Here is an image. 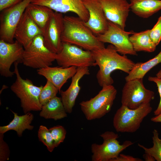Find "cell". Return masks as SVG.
<instances>
[{"instance_id":"836d02e7","label":"cell","mask_w":161,"mask_h":161,"mask_svg":"<svg viewBox=\"0 0 161 161\" xmlns=\"http://www.w3.org/2000/svg\"><path fill=\"white\" fill-rule=\"evenodd\" d=\"M143 160L138 158H135L132 156L120 154L116 158L111 161H143Z\"/></svg>"},{"instance_id":"8992f818","label":"cell","mask_w":161,"mask_h":161,"mask_svg":"<svg viewBox=\"0 0 161 161\" xmlns=\"http://www.w3.org/2000/svg\"><path fill=\"white\" fill-rule=\"evenodd\" d=\"M56 54L45 46L42 35L36 36L24 49L21 62L26 66L37 69L50 66L55 61Z\"/></svg>"},{"instance_id":"ac0fdd59","label":"cell","mask_w":161,"mask_h":161,"mask_svg":"<svg viewBox=\"0 0 161 161\" xmlns=\"http://www.w3.org/2000/svg\"><path fill=\"white\" fill-rule=\"evenodd\" d=\"M90 74L89 67L81 66L77 67V71L72 78L71 83L65 91L60 92L61 100L67 113H71L75 102L80 90L79 85L80 80L85 75Z\"/></svg>"},{"instance_id":"ffe728a7","label":"cell","mask_w":161,"mask_h":161,"mask_svg":"<svg viewBox=\"0 0 161 161\" xmlns=\"http://www.w3.org/2000/svg\"><path fill=\"white\" fill-rule=\"evenodd\" d=\"M14 114V118L8 124L0 126V134H4L7 131L13 130L16 131L19 137L22 136L24 131L26 129L31 130L34 126L31 125L34 119L33 114L30 112L19 116L10 110Z\"/></svg>"},{"instance_id":"8fae6325","label":"cell","mask_w":161,"mask_h":161,"mask_svg":"<svg viewBox=\"0 0 161 161\" xmlns=\"http://www.w3.org/2000/svg\"><path fill=\"white\" fill-rule=\"evenodd\" d=\"M134 32L133 31H125L118 25L108 21L106 30L97 36L100 41L113 45L117 52L122 55H137V52L134 51L129 39V35Z\"/></svg>"},{"instance_id":"30bf717a","label":"cell","mask_w":161,"mask_h":161,"mask_svg":"<svg viewBox=\"0 0 161 161\" xmlns=\"http://www.w3.org/2000/svg\"><path fill=\"white\" fill-rule=\"evenodd\" d=\"M32 0H23L2 11L0 16V40L10 43L14 41L16 27L28 5Z\"/></svg>"},{"instance_id":"e575fe53","label":"cell","mask_w":161,"mask_h":161,"mask_svg":"<svg viewBox=\"0 0 161 161\" xmlns=\"http://www.w3.org/2000/svg\"><path fill=\"white\" fill-rule=\"evenodd\" d=\"M143 157L145 161H154L155 159L149 154L145 153L143 155Z\"/></svg>"},{"instance_id":"cb8c5ba5","label":"cell","mask_w":161,"mask_h":161,"mask_svg":"<svg viewBox=\"0 0 161 161\" xmlns=\"http://www.w3.org/2000/svg\"><path fill=\"white\" fill-rule=\"evenodd\" d=\"M150 30L138 32H134L129 37V39L134 51L137 52L144 51L154 52L156 46L152 40L149 35Z\"/></svg>"},{"instance_id":"7402d4cb","label":"cell","mask_w":161,"mask_h":161,"mask_svg":"<svg viewBox=\"0 0 161 161\" xmlns=\"http://www.w3.org/2000/svg\"><path fill=\"white\" fill-rule=\"evenodd\" d=\"M39 116L46 119H52L55 120L67 117V112L61 97L56 96L43 105Z\"/></svg>"},{"instance_id":"6da1fadb","label":"cell","mask_w":161,"mask_h":161,"mask_svg":"<svg viewBox=\"0 0 161 161\" xmlns=\"http://www.w3.org/2000/svg\"><path fill=\"white\" fill-rule=\"evenodd\" d=\"M92 52L96 66L99 67L96 77L99 85L102 87L113 83L114 80L111 76L113 72L119 70L128 74L135 64L126 55L119 54L111 44Z\"/></svg>"},{"instance_id":"7a4b0ae2","label":"cell","mask_w":161,"mask_h":161,"mask_svg":"<svg viewBox=\"0 0 161 161\" xmlns=\"http://www.w3.org/2000/svg\"><path fill=\"white\" fill-rule=\"evenodd\" d=\"M61 39L63 42L75 45L91 51L105 47L104 43L98 40L85 22L78 17L64 16Z\"/></svg>"},{"instance_id":"484cf974","label":"cell","mask_w":161,"mask_h":161,"mask_svg":"<svg viewBox=\"0 0 161 161\" xmlns=\"http://www.w3.org/2000/svg\"><path fill=\"white\" fill-rule=\"evenodd\" d=\"M152 137L153 146L152 147L147 148L139 143L138 146L143 149L145 153L152 156L157 161H161V139L159 137V133L156 129L153 131Z\"/></svg>"},{"instance_id":"52a82bcc","label":"cell","mask_w":161,"mask_h":161,"mask_svg":"<svg viewBox=\"0 0 161 161\" xmlns=\"http://www.w3.org/2000/svg\"><path fill=\"white\" fill-rule=\"evenodd\" d=\"M100 136L103 140L101 144L96 143L91 145L92 161H111L117 157L120 153L134 143L126 140L122 144L117 139L119 135L112 131H106Z\"/></svg>"},{"instance_id":"4316f807","label":"cell","mask_w":161,"mask_h":161,"mask_svg":"<svg viewBox=\"0 0 161 161\" xmlns=\"http://www.w3.org/2000/svg\"><path fill=\"white\" fill-rule=\"evenodd\" d=\"M59 90L50 81L47 80L43 86L39 96V100L42 106L56 96Z\"/></svg>"},{"instance_id":"ba28073f","label":"cell","mask_w":161,"mask_h":161,"mask_svg":"<svg viewBox=\"0 0 161 161\" xmlns=\"http://www.w3.org/2000/svg\"><path fill=\"white\" fill-rule=\"evenodd\" d=\"M55 61L58 65L64 67L96 66L92 51L65 42H62V48L56 54Z\"/></svg>"},{"instance_id":"8d00e7d4","label":"cell","mask_w":161,"mask_h":161,"mask_svg":"<svg viewBox=\"0 0 161 161\" xmlns=\"http://www.w3.org/2000/svg\"><path fill=\"white\" fill-rule=\"evenodd\" d=\"M156 76L161 78V69L156 74Z\"/></svg>"},{"instance_id":"603a6c76","label":"cell","mask_w":161,"mask_h":161,"mask_svg":"<svg viewBox=\"0 0 161 161\" xmlns=\"http://www.w3.org/2000/svg\"><path fill=\"white\" fill-rule=\"evenodd\" d=\"M25 10L43 32L49 20L54 12L47 6L31 3L28 5Z\"/></svg>"},{"instance_id":"2e32d148","label":"cell","mask_w":161,"mask_h":161,"mask_svg":"<svg viewBox=\"0 0 161 161\" xmlns=\"http://www.w3.org/2000/svg\"><path fill=\"white\" fill-rule=\"evenodd\" d=\"M82 1L89 15L86 25L96 36L103 33L107 29L108 21L100 3L98 0Z\"/></svg>"},{"instance_id":"3957f363","label":"cell","mask_w":161,"mask_h":161,"mask_svg":"<svg viewBox=\"0 0 161 161\" xmlns=\"http://www.w3.org/2000/svg\"><path fill=\"white\" fill-rule=\"evenodd\" d=\"M21 62L14 63V72L16 79L10 86L11 91L18 97L21 106L24 114L31 111H40L42 105L39 100V96L43 86H37L33 84L30 79H23L21 77L18 68Z\"/></svg>"},{"instance_id":"d4e9b609","label":"cell","mask_w":161,"mask_h":161,"mask_svg":"<svg viewBox=\"0 0 161 161\" xmlns=\"http://www.w3.org/2000/svg\"><path fill=\"white\" fill-rule=\"evenodd\" d=\"M161 63V50L155 57L145 62L135 63L132 69L125 77L126 81L138 78H143L151 69Z\"/></svg>"},{"instance_id":"d6986e66","label":"cell","mask_w":161,"mask_h":161,"mask_svg":"<svg viewBox=\"0 0 161 161\" xmlns=\"http://www.w3.org/2000/svg\"><path fill=\"white\" fill-rule=\"evenodd\" d=\"M77 70V67L74 66L68 67L48 66L37 69V72L53 84L60 93L63 86L75 75Z\"/></svg>"},{"instance_id":"9c48e42d","label":"cell","mask_w":161,"mask_h":161,"mask_svg":"<svg viewBox=\"0 0 161 161\" xmlns=\"http://www.w3.org/2000/svg\"><path fill=\"white\" fill-rule=\"evenodd\" d=\"M154 92L146 89L143 78L126 81L122 90V105L134 109L142 104L149 103L154 98Z\"/></svg>"},{"instance_id":"d6a6232c","label":"cell","mask_w":161,"mask_h":161,"mask_svg":"<svg viewBox=\"0 0 161 161\" xmlns=\"http://www.w3.org/2000/svg\"><path fill=\"white\" fill-rule=\"evenodd\" d=\"M23 0H0V11L16 5Z\"/></svg>"},{"instance_id":"9a60e30c","label":"cell","mask_w":161,"mask_h":161,"mask_svg":"<svg viewBox=\"0 0 161 161\" xmlns=\"http://www.w3.org/2000/svg\"><path fill=\"white\" fill-rule=\"evenodd\" d=\"M108 21L124 30L130 11L129 3L127 0H98Z\"/></svg>"},{"instance_id":"e0dca14e","label":"cell","mask_w":161,"mask_h":161,"mask_svg":"<svg viewBox=\"0 0 161 161\" xmlns=\"http://www.w3.org/2000/svg\"><path fill=\"white\" fill-rule=\"evenodd\" d=\"M42 34L41 30L25 10L16 29L14 38L25 49L36 36Z\"/></svg>"},{"instance_id":"5b68a950","label":"cell","mask_w":161,"mask_h":161,"mask_svg":"<svg viewBox=\"0 0 161 161\" xmlns=\"http://www.w3.org/2000/svg\"><path fill=\"white\" fill-rule=\"evenodd\" d=\"M152 110L150 103L134 109L122 105L114 117V127L117 132H134L139 129L144 119Z\"/></svg>"},{"instance_id":"5bb4252c","label":"cell","mask_w":161,"mask_h":161,"mask_svg":"<svg viewBox=\"0 0 161 161\" xmlns=\"http://www.w3.org/2000/svg\"><path fill=\"white\" fill-rule=\"evenodd\" d=\"M31 3L47 6L62 13L73 12L85 22L89 18L88 11L82 0H32Z\"/></svg>"},{"instance_id":"f1b7e54d","label":"cell","mask_w":161,"mask_h":161,"mask_svg":"<svg viewBox=\"0 0 161 161\" xmlns=\"http://www.w3.org/2000/svg\"><path fill=\"white\" fill-rule=\"evenodd\" d=\"M53 140L55 147L64 141L66 131L64 128L61 125L52 127L49 129Z\"/></svg>"},{"instance_id":"7c38bea8","label":"cell","mask_w":161,"mask_h":161,"mask_svg":"<svg viewBox=\"0 0 161 161\" xmlns=\"http://www.w3.org/2000/svg\"><path fill=\"white\" fill-rule=\"evenodd\" d=\"M64 17L62 13L54 12L42 35L45 47L55 54L59 53L62 48L61 36L64 27Z\"/></svg>"},{"instance_id":"277c9868","label":"cell","mask_w":161,"mask_h":161,"mask_svg":"<svg viewBox=\"0 0 161 161\" xmlns=\"http://www.w3.org/2000/svg\"><path fill=\"white\" fill-rule=\"evenodd\" d=\"M117 89L112 85H106L95 97L79 104L87 120L100 118L111 110L117 95Z\"/></svg>"},{"instance_id":"1f68e13d","label":"cell","mask_w":161,"mask_h":161,"mask_svg":"<svg viewBox=\"0 0 161 161\" xmlns=\"http://www.w3.org/2000/svg\"><path fill=\"white\" fill-rule=\"evenodd\" d=\"M148 80L156 84L160 96V101L158 106L157 109L154 112V115L156 116L161 113V78L157 76H149L148 78Z\"/></svg>"},{"instance_id":"83f0119b","label":"cell","mask_w":161,"mask_h":161,"mask_svg":"<svg viewBox=\"0 0 161 161\" xmlns=\"http://www.w3.org/2000/svg\"><path fill=\"white\" fill-rule=\"evenodd\" d=\"M38 135L39 141L46 146L49 151L52 152L55 147L49 129L45 126H40Z\"/></svg>"},{"instance_id":"d590c367","label":"cell","mask_w":161,"mask_h":161,"mask_svg":"<svg viewBox=\"0 0 161 161\" xmlns=\"http://www.w3.org/2000/svg\"><path fill=\"white\" fill-rule=\"evenodd\" d=\"M151 120L154 122L161 123V113L158 115L152 117Z\"/></svg>"},{"instance_id":"4dcf8cb0","label":"cell","mask_w":161,"mask_h":161,"mask_svg":"<svg viewBox=\"0 0 161 161\" xmlns=\"http://www.w3.org/2000/svg\"><path fill=\"white\" fill-rule=\"evenodd\" d=\"M4 134H0V161L9 159L10 151L7 143L4 140Z\"/></svg>"},{"instance_id":"f546056e","label":"cell","mask_w":161,"mask_h":161,"mask_svg":"<svg viewBox=\"0 0 161 161\" xmlns=\"http://www.w3.org/2000/svg\"><path fill=\"white\" fill-rule=\"evenodd\" d=\"M149 35L152 40L157 46L161 40V16L153 28L150 30Z\"/></svg>"},{"instance_id":"44dd1931","label":"cell","mask_w":161,"mask_h":161,"mask_svg":"<svg viewBox=\"0 0 161 161\" xmlns=\"http://www.w3.org/2000/svg\"><path fill=\"white\" fill-rule=\"evenodd\" d=\"M130 9L143 18L151 16L161 9V0H130Z\"/></svg>"},{"instance_id":"4fadbf2b","label":"cell","mask_w":161,"mask_h":161,"mask_svg":"<svg viewBox=\"0 0 161 161\" xmlns=\"http://www.w3.org/2000/svg\"><path fill=\"white\" fill-rule=\"evenodd\" d=\"M24 48L17 41L13 43L0 40V74L5 77H11L15 74L10 68L13 63L21 62Z\"/></svg>"}]
</instances>
